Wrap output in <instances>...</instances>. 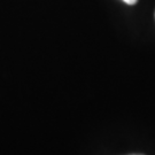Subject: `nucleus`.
I'll use <instances>...</instances> for the list:
<instances>
[{"label": "nucleus", "mask_w": 155, "mask_h": 155, "mask_svg": "<svg viewBox=\"0 0 155 155\" xmlns=\"http://www.w3.org/2000/svg\"><path fill=\"white\" fill-rule=\"evenodd\" d=\"M123 1H124L125 4H127V5H136L138 0H123Z\"/></svg>", "instance_id": "1"}, {"label": "nucleus", "mask_w": 155, "mask_h": 155, "mask_svg": "<svg viewBox=\"0 0 155 155\" xmlns=\"http://www.w3.org/2000/svg\"><path fill=\"white\" fill-rule=\"evenodd\" d=\"M133 155H140V154H133Z\"/></svg>", "instance_id": "2"}]
</instances>
